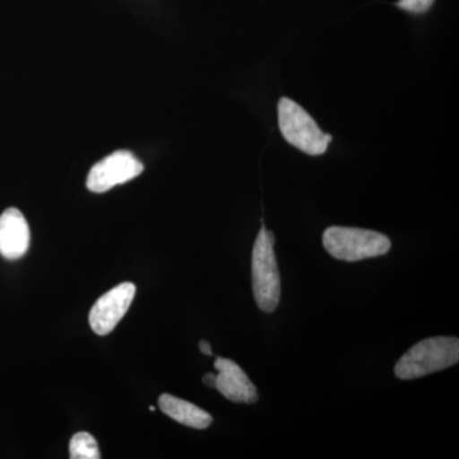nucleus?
Returning a JSON list of instances; mask_svg holds the SVG:
<instances>
[{
  "label": "nucleus",
  "instance_id": "nucleus-3",
  "mask_svg": "<svg viewBox=\"0 0 459 459\" xmlns=\"http://www.w3.org/2000/svg\"><path fill=\"white\" fill-rule=\"evenodd\" d=\"M325 250L344 262H359L385 255L391 250V240L373 230L331 226L323 234Z\"/></svg>",
  "mask_w": 459,
  "mask_h": 459
},
{
  "label": "nucleus",
  "instance_id": "nucleus-5",
  "mask_svg": "<svg viewBox=\"0 0 459 459\" xmlns=\"http://www.w3.org/2000/svg\"><path fill=\"white\" fill-rule=\"evenodd\" d=\"M144 166L129 151H117L93 165L87 177V188L93 193H105L114 186L135 179Z\"/></svg>",
  "mask_w": 459,
  "mask_h": 459
},
{
  "label": "nucleus",
  "instance_id": "nucleus-9",
  "mask_svg": "<svg viewBox=\"0 0 459 459\" xmlns=\"http://www.w3.org/2000/svg\"><path fill=\"white\" fill-rule=\"evenodd\" d=\"M159 406L165 415L186 427L204 430L210 428L213 421L212 416L207 411L171 394H162L159 398Z\"/></svg>",
  "mask_w": 459,
  "mask_h": 459
},
{
  "label": "nucleus",
  "instance_id": "nucleus-1",
  "mask_svg": "<svg viewBox=\"0 0 459 459\" xmlns=\"http://www.w3.org/2000/svg\"><path fill=\"white\" fill-rule=\"evenodd\" d=\"M459 360L457 337H431L420 341L395 364V377L402 380L418 379L446 369Z\"/></svg>",
  "mask_w": 459,
  "mask_h": 459
},
{
  "label": "nucleus",
  "instance_id": "nucleus-4",
  "mask_svg": "<svg viewBox=\"0 0 459 459\" xmlns=\"http://www.w3.org/2000/svg\"><path fill=\"white\" fill-rule=\"evenodd\" d=\"M280 131L291 146L310 156H320L327 151L331 134H325L300 105L291 99L282 98L279 102Z\"/></svg>",
  "mask_w": 459,
  "mask_h": 459
},
{
  "label": "nucleus",
  "instance_id": "nucleus-11",
  "mask_svg": "<svg viewBox=\"0 0 459 459\" xmlns=\"http://www.w3.org/2000/svg\"><path fill=\"white\" fill-rule=\"evenodd\" d=\"M435 0H398L397 7L410 13L421 14L433 7Z\"/></svg>",
  "mask_w": 459,
  "mask_h": 459
},
{
  "label": "nucleus",
  "instance_id": "nucleus-2",
  "mask_svg": "<svg viewBox=\"0 0 459 459\" xmlns=\"http://www.w3.org/2000/svg\"><path fill=\"white\" fill-rule=\"evenodd\" d=\"M253 291L256 305L264 313H273L280 303L281 279L274 255V235L262 226L253 247Z\"/></svg>",
  "mask_w": 459,
  "mask_h": 459
},
{
  "label": "nucleus",
  "instance_id": "nucleus-10",
  "mask_svg": "<svg viewBox=\"0 0 459 459\" xmlns=\"http://www.w3.org/2000/svg\"><path fill=\"white\" fill-rule=\"evenodd\" d=\"M69 457L72 459H99L100 455L98 442L90 433H77L69 443Z\"/></svg>",
  "mask_w": 459,
  "mask_h": 459
},
{
  "label": "nucleus",
  "instance_id": "nucleus-14",
  "mask_svg": "<svg viewBox=\"0 0 459 459\" xmlns=\"http://www.w3.org/2000/svg\"><path fill=\"white\" fill-rule=\"evenodd\" d=\"M155 410H156L155 406H150V411H155Z\"/></svg>",
  "mask_w": 459,
  "mask_h": 459
},
{
  "label": "nucleus",
  "instance_id": "nucleus-12",
  "mask_svg": "<svg viewBox=\"0 0 459 459\" xmlns=\"http://www.w3.org/2000/svg\"><path fill=\"white\" fill-rule=\"evenodd\" d=\"M204 383L205 385L212 386V388H214V385H216V376L212 373L205 374Z\"/></svg>",
  "mask_w": 459,
  "mask_h": 459
},
{
  "label": "nucleus",
  "instance_id": "nucleus-8",
  "mask_svg": "<svg viewBox=\"0 0 459 459\" xmlns=\"http://www.w3.org/2000/svg\"><path fill=\"white\" fill-rule=\"evenodd\" d=\"M30 247V228L25 216L17 208H8L0 216V255L16 261Z\"/></svg>",
  "mask_w": 459,
  "mask_h": 459
},
{
  "label": "nucleus",
  "instance_id": "nucleus-6",
  "mask_svg": "<svg viewBox=\"0 0 459 459\" xmlns=\"http://www.w3.org/2000/svg\"><path fill=\"white\" fill-rule=\"evenodd\" d=\"M135 296V286L132 282L120 283L96 301L91 309V328L99 336H107L117 327L131 307Z\"/></svg>",
  "mask_w": 459,
  "mask_h": 459
},
{
  "label": "nucleus",
  "instance_id": "nucleus-13",
  "mask_svg": "<svg viewBox=\"0 0 459 459\" xmlns=\"http://www.w3.org/2000/svg\"><path fill=\"white\" fill-rule=\"evenodd\" d=\"M199 350H201L204 355H212V349H211L210 343L205 342V341H201V342H199Z\"/></svg>",
  "mask_w": 459,
  "mask_h": 459
},
{
  "label": "nucleus",
  "instance_id": "nucleus-7",
  "mask_svg": "<svg viewBox=\"0 0 459 459\" xmlns=\"http://www.w3.org/2000/svg\"><path fill=\"white\" fill-rule=\"evenodd\" d=\"M214 369L219 371L214 388L223 397L235 403L252 404L258 401V389L237 362L230 359L217 358L214 361Z\"/></svg>",
  "mask_w": 459,
  "mask_h": 459
}]
</instances>
